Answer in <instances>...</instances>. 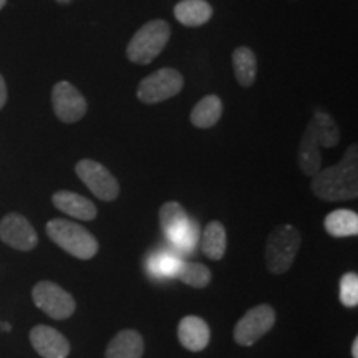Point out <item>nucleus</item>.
<instances>
[{
	"label": "nucleus",
	"instance_id": "nucleus-1",
	"mask_svg": "<svg viewBox=\"0 0 358 358\" xmlns=\"http://www.w3.org/2000/svg\"><path fill=\"white\" fill-rule=\"evenodd\" d=\"M312 191L317 198L337 203L358 196V146L352 145L334 166L320 169L312 176Z\"/></svg>",
	"mask_w": 358,
	"mask_h": 358
},
{
	"label": "nucleus",
	"instance_id": "nucleus-2",
	"mask_svg": "<svg viewBox=\"0 0 358 358\" xmlns=\"http://www.w3.org/2000/svg\"><path fill=\"white\" fill-rule=\"evenodd\" d=\"M47 234L58 248L82 261L95 257L98 252V241L95 236L80 224L66 221V219H52L47 224Z\"/></svg>",
	"mask_w": 358,
	"mask_h": 358
},
{
	"label": "nucleus",
	"instance_id": "nucleus-3",
	"mask_svg": "<svg viewBox=\"0 0 358 358\" xmlns=\"http://www.w3.org/2000/svg\"><path fill=\"white\" fill-rule=\"evenodd\" d=\"M171 29L164 20H151L133 35L127 47V57L136 65H148L159 57L169 42Z\"/></svg>",
	"mask_w": 358,
	"mask_h": 358
},
{
	"label": "nucleus",
	"instance_id": "nucleus-4",
	"mask_svg": "<svg viewBox=\"0 0 358 358\" xmlns=\"http://www.w3.org/2000/svg\"><path fill=\"white\" fill-rule=\"evenodd\" d=\"M301 232L290 224L277 226L267 237L266 264L272 274H285L297 257L301 248Z\"/></svg>",
	"mask_w": 358,
	"mask_h": 358
},
{
	"label": "nucleus",
	"instance_id": "nucleus-5",
	"mask_svg": "<svg viewBox=\"0 0 358 358\" xmlns=\"http://www.w3.org/2000/svg\"><path fill=\"white\" fill-rule=\"evenodd\" d=\"M182 87H185V78L178 70L159 69L143 78V82L138 85L136 96L145 105H158L179 95Z\"/></svg>",
	"mask_w": 358,
	"mask_h": 358
},
{
	"label": "nucleus",
	"instance_id": "nucleus-6",
	"mask_svg": "<svg viewBox=\"0 0 358 358\" xmlns=\"http://www.w3.org/2000/svg\"><path fill=\"white\" fill-rule=\"evenodd\" d=\"M32 299L40 310L55 320H65L73 315L77 303L71 295L53 284L50 280H42L32 290Z\"/></svg>",
	"mask_w": 358,
	"mask_h": 358
},
{
	"label": "nucleus",
	"instance_id": "nucleus-7",
	"mask_svg": "<svg viewBox=\"0 0 358 358\" xmlns=\"http://www.w3.org/2000/svg\"><path fill=\"white\" fill-rule=\"evenodd\" d=\"M275 324L274 308L267 303L252 307L234 327V340L241 347H252Z\"/></svg>",
	"mask_w": 358,
	"mask_h": 358
},
{
	"label": "nucleus",
	"instance_id": "nucleus-8",
	"mask_svg": "<svg viewBox=\"0 0 358 358\" xmlns=\"http://www.w3.org/2000/svg\"><path fill=\"white\" fill-rule=\"evenodd\" d=\"M80 181L88 187L98 199L115 201L120 196V185L108 169L95 159H82L75 166Z\"/></svg>",
	"mask_w": 358,
	"mask_h": 358
},
{
	"label": "nucleus",
	"instance_id": "nucleus-9",
	"mask_svg": "<svg viewBox=\"0 0 358 358\" xmlns=\"http://www.w3.org/2000/svg\"><path fill=\"white\" fill-rule=\"evenodd\" d=\"M53 113L62 123H77L87 115L88 105L77 87L70 82H58L52 90Z\"/></svg>",
	"mask_w": 358,
	"mask_h": 358
},
{
	"label": "nucleus",
	"instance_id": "nucleus-10",
	"mask_svg": "<svg viewBox=\"0 0 358 358\" xmlns=\"http://www.w3.org/2000/svg\"><path fill=\"white\" fill-rule=\"evenodd\" d=\"M0 239L3 244L17 250H32L38 243L37 232L29 219L22 214L10 213L0 221Z\"/></svg>",
	"mask_w": 358,
	"mask_h": 358
},
{
	"label": "nucleus",
	"instance_id": "nucleus-11",
	"mask_svg": "<svg viewBox=\"0 0 358 358\" xmlns=\"http://www.w3.org/2000/svg\"><path fill=\"white\" fill-rule=\"evenodd\" d=\"M30 343L43 358H66L70 353V342L65 335L47 325H37L30 330Z\"/></svg>",
	"mask_w": 358,
	"mask_h": 358
},
{
	"label": "nucleus",
	"instance_id": "nucleus-12",
	"mask_svg": "<svg viewBox=\"0 0 358 358\" xmlns=\"http://www.w3.org/2000/svg\"><path fill=\"white\" fill-rule=\"evenodd\" d=\"M178 338L181 345L191 352H201L208 347L211 332L209 325L196 315H187L179 322L178 325Z\"/></svg>",
	"mask_w": 358,
	"mask_h": 358
},
{
	"label": "nucleus",
	"instance_id": "nucleus-13",
	"mask_svg": "<svg viewBox=\"0 0 358 358\" xmlns=\"http://www.w3.org/2000/svg\"><path fill=\"white\" fill-rule=\"evenodd\" d=\"M52 201L58 211L80 219V221H93L96 217V206L90 199L83 198L82 194H77V192L58 191L53 194Z\"/></svg>",
	"mask_w": 358,
	"mask_h": 358
},
{
	"label": "nucleus",
	"instance_id": "nucleus-14",
	"mask_svg": "<svg viewBox=\"0 0 358 358\" xmlns=\"http://www.w3.org/2000/svg\"><path fill=\"white\" fill-rule=\"evenodd\" d=\"M145 352V342L136 330H122L111 338L106 347V358H141Z\"/></svg>",
	"mask_w": 358,
	"mask_h": 358
},
{
	"label": "nucleus",
	"instance_id": "nucleus-15",
	"mask_svg": "<svg viewBox=\"0 0 358 358\" xmlns=\"http://www.w3.org/2000/svg\"><path fill=\"white\" fill-rule=\"evenodd\" d=\"M174 17L185 27H201L213 17V7L206 0H181L174 7Z\"/></svg>",
	"mask_w": 358,
	"mask_h": 358
},
{
	"label": "nucleus",
	"instance_id": "nucleus-16",
	"mask_svg": "<svg viewBox=\"0 0 358 358\" xmlns=\"http://www.w3.org/2000/svg\"><path fill=\"white\" fill-rule=\"evenodd\" d=\"M181 257L173 250H156L148 257L146 268L153 279H173L182 267Z\"/></svg>",
	"mask_w": 358,
	"mask_h": 358
},
{
	"label": "nucleus",
	"instance_id": "nucleus-17",
	"mask_svg": "<svg viewBox=\"0 0 358 358\" xmlns=\"http://www.w3.org/2000/svg\"><path fill=\"white\" fill-rule=\"evenodd\" d=\"M222 116V101L216 95H208L196 103L191 111V123L196 128H213L216 127Z\"/></svg>",
	"mask_w": 358,
	"mask_h": 358
},
{
	"label": "nucleus",
	"instance_id": "nucleus-18",
	"mask_svg": "<svg viewBox=\"0 0 358 358\" xmlns=\"http://www.w3.org/2000/svg\"><path fill=\"white\" fill-rule=\"evenodd\" d=\"M322 166V156L320 146L313 136L310 127H307L303 133L301 145H299V168L306 176H315L320 171Z\"/></svg>",
	"mask_w": 358,
	"mask_h": 358
},
{
	"label": "nucleus",
	"instance_id": "nucleus-19",
	"mask_svg": "<svg viewBox=\"0 0 358 358\" xmlns=\"http://www.w3.org/2000/svg\"><path fill=\"white\" fill-rule=\"evenodd\" d=\"M232 69L241 87H250L257 77V58L249 47H237L232 52Z\"/></svg>",
	"mask_w": 358,
	"mask_h": 358
},
{
	"label": "nucleus",
	"instance_id": "nucleus-20",
	"mask_svg": "<svg viewBox=\"0 0 358 358\" xmlns=\"http://www.w3.org/2000/svg\"><path fill=\"white\" fill-rule=\"evenodd\" d=\"M308 127H310L313 136H315L320 148H334L338 145L340 129L329 113L317 110Z\"/></svg>",
	"mask_w": 358,
	"mask_h": 358
},
{
	"label": "nucleus",
	"instance_id": "nucleus-21",
	"mask_svg": "<svg viewBox=\"0 0 358 358\" xmlns=\"http://www.w3.org/2000/svg\"><path fill=\"white\" fill-rule=\"evenodd\" d=\"M325 231L332 237H352L358 234V214L350 209L332 211L324 221Z\"/></svg>",
	"mask_w": 358,
	"mask_h": 358
},
{
	"label": "nucleus",
	"instance_id": "nucleus-22",
	"mask_svg": "<svg viewBox=\"0 0 358 358\" xmlns=\"http://www.w3.org/2000/svg\"><path fill=\"white\" fill-rule=\"evenodd\" d=\"M227 234L219 221H211L203 232V252L211 261H221L226 254Z\"/></svg>",
	"mask_w": 358,
	"mask_h": 358
},
{
	"label": "nucleus",
	"instance_id": "nucleus-23",
	"mask_svg": "<svg viewBox=\"0 0 358 358\" xmlns=\"http://www.w3.org/2000/svg\"><path fill=\"white\" fill-rule=\"evenodd\" d=\"M187 221H189V217H187L186 209L179 203H176V201H169V203H164L161 206L159 224H161V231H163V234L166 239L171 234H174L179 227L185 226Z\"/></svg>",
	"mask_w": 358,
	"mask_h": 358
},
{
	"label": "nucleus",
	"instance_id": "nucleus-24",
	"mask_svg": "<svg viewBox=\"0 0 358 358\" xmlns=\"http://www.w3.org/2000/svg\"><path fill=\"white\" fill-rule=\"evenodd\" d=\"M199 239V227L194 221H187L185 226L179 227V229L168 237V243L173 245L174 249L179 250V252L189 254L194 250L196 244H198Z\"/></svg>",
	"mask_w": 358,
	"mask_h": 358
},
{
	"label": "nucleus",
	"instance_id": "nucleus-25",
	"mask_svg": "<svg viewBox=\"0 0 358 358\" xmlns=\"http://www.w3.org/2000/svg\"><path fill=\"white\" fill-rule=\"evenodd\" d=\"M176 279L181 280L182 284L191 285V287L203 289L211 282V271L201 262H187L182 264Z\"/></svg>",
	"mask_w": 358,
	"mask_h": 358
},
{
	"label": "nucleus",
	"instance_id": "nucleus-26",
	"mask_svg": "<svg viewBox=\"0 0 358 358\" xmlns=\"http://www.w3.org/2000/svg\"><path fill=\"white\" fill-rule=\"evenodd\" d=\"M340 302L348 308L358 306V275L347 272L340 279Z\"/></svg>",
	"mask_w": 358,
	"mask_h": 358
},
{
	"label": "nucleus",
	"instance_id": "nucleus-27",
	"mask_svg": "<svg viewBox=\"0 0 358 358\" xmlns=\"http://www.w3.org/2000/svg\"><path fill=\"white\" fill-rule=\"evenodd\" d=\"M7 85H6V80H3L2 73H0V110L6 106L7 103Z\"/></svg>",
	"mask_w": 358,
	"mask_h": 358
},
{
	"label": "nucleus",
	"instance_id": "nucleus-28",
	"mask_svg": "<svg viewBox=\"0 0 358 358\" xmlns=\"http://www.w3.org/2000/svg\"><path fill=\"white\" fill-rule=\"evenodd\" d=\"M352 357H353V358H358V337L353 338V343H352Z\"/></svg>",
	"mask_w": 358,
	"mask_h": 358
},
{
	"label": "nucleus",
	"instance_id": "nucleus-29",
	"mask_svg": "<svg viewBox=\"0 0 358 358\" xmlns=\"http://www.w3.org/2000/svg\"><path fill=\"white\" fill-rule=\"evenodd\" d=\"M0 329L6 330V332H10L12 327H10V324H3V322H2V324H0Z\"/></svg>",
	"mask_w": 358,
	"mask_h": 358
},
{
	"label": "nucleus",
	"instance_id": "nucleus-30",
	"mask_svg": "<svg viewBox=\"0 0 358 358\" xmlns=\"http://www.w3.org/2000/svg\"><path fill=\"white\" fill-rule=\"evenodd\" d=\"M6 3H7V0H0V10H2V8L6 7Z\"/></svg>",
	"mask_w": 358,
	"mask_h": 358
}]
</instances>
